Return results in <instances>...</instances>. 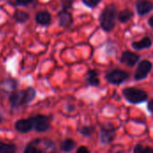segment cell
<instances>
[{
	"label": "cell",
	"instance_id": "1",
	"mask_svg": "<svg viewBox=\"0 0 153 153\" xmlns=\"http://www.w3.org/2000/svg\"><path fill=\"white\" fill-rule=\"evenodd\" d=\"M116 17H117V8L115 5L111 4L107 6L100 16V23L102 28L108 31L111 30L116 23Z\"/></svg>",
	"mask_w": 153,
	"mask_h": 153
},
{
	"label": "cell",
	"instance_id": "2",
	"mask_svg": "<svg viewBox=\"0 0 153 153\" xmlns=\"http://www.w3.org/2000/svg\"><path fill=\"white\" fill-rule=\"evenodd\" d=\"M125 98L131 103L137 104L143 102L147 100V93L144 91L138 90L135 88H126L123 91Z\"/></svg>",
	"mask_w": 153,
	"mask_h": 153
},
{
	"label": "cell",
	"instance_id": "3",
	"mask_svg": "<svg viewBox=\"0 0 153 153\" xmlns=\"http://www.w3.org/2000/svg\"><path fill=\"white\" fill-rule=\"evenodd\" d=\"M31 119L33 122V127L35 128V130L37 132H39V133L46 132L49 128V126H50L49 120L47 117L38 115L36 117H33Z\"/></svg>",
	"mask_w": 153,
	"mask_h": 153
},
{
	"label": "cell",
	"instance_id": "4",
	"mask_svg": "<svg viewBox=\"0 0 153 153\" xmlns=\"http://www.w3.org/2000/svg\"><path fill=\"white\" fill-rule=\"evenodd\" d=\"M152 67V63L150 61H147V60L142 61L139 64L137 70L135 72V75H134L135 79L136 80H143V79L146 78L148 74L151 72Z\"/></svg>",
	"mask_w": 153,
	"mask_h": 153
},
{
	"label": "cell",
	"instance_id": "5",
	"mask_svg": "<svg viewBox=\"0 0 153 153\" xmlns=\"http://www.w3.org/2000/svg\"><path fill=\"white\" fill-rule=\"evenodd\" d=\"M128 78V74L122 70H115L107 75V79L113 84H120Z\"/></svg>",
	"mask_w": 153,
	"mask_h": 153
},
{
	"label": "cell",
	"instance_id": "6",
	"mask_svg": "<svg viewBox=\"0 0 153 153\" xmlns=\"http://www.w3.org/2000/svg\"><path fill=\"white\" fill-rule=\"evenodd\" d=\"M11 105L13 107H18L20 105L25 104V91H13L9 98Z\"/></svg>",
	"mask_w": 153,
	"mask_h": 153
},
{
	"label": "cell",
	"instance_id": "7",
	"mask_svg": "<svg viewBox=\"0 0 153 153\" xmlns=\"http://www.w3.org/2000/svg\"><path fill=\"white\" fill-rule=\"evenodd\" d=\"M33 128L32 119H21L15 123V129L22 134L30 132Z\"/></svg>",
	"mask_w": 153,
	"mask_h": 153
},
{
	"label": "cell",
	"instance_id": "8",
	"mask_svg": "<svg viewBox=\"0 0 153 153\" xmlns=\"http://www.w3.org/2000/svg\"><path fill=\"white\" fill-rule=\"evenodd\" d=\"M35 21L39 25L47 26L51 22V14L48 11H39L36 13Z\"/></svg>",
	"mask_w": 153,
	"mask_h": 153
},
{
	"label": "cell",
	"instance_id": "9",
	"mask_svg": "<svg viewBox=\"0 0 153 153\" xmlns=\"http://www.w3.org/2000/svg\"><path fill=\"white\" fill-rule=\"evenodd\" d=\"M139 60V56L132 52H129V51H126L122 54V56H121V61L129 65V66H133L134 65L137 61Z\"/></svg>",
	"mask_w": 153,
	"mask_h": 153
},
{
	"label": "cell",
	"instance_id": "10",
	"mask_svg": "<svg viewBox=\"0 0 153 153\" xmlns=\"http://www.w3.org/2000/svg\"><path fill=\"white\" fill-rule=\"evenodd\" d=\"M137 12L139 14L143 15L153 9V4L151 1L147 0H140L137 3Z\"/></svg>",
	"mask_w": 153,
	"mask_h": 153
},
{
	"label": "cell",
	"instance_id": "11",
	"mask_svg": "<svg viewBox=\"0 0 153 153\" xmlns=\"http://www.w3.org/2000/svg\"><path fill=\"white\" fill-rule=\"evenodd\" d=\"M58 19H59V25L62 27H67L72 23V16L66 10H62L58 13Z\"/></svg>",
	"mask_w": 153,
	"mask_h": 153
},
{
	"label": "cell",
	"instance_id": "12",
	"mask_svg": "<svg viewBox=\"0 0 153 153\" xmlns=\"http://www.w3.org/2000/svg\"><path fill=\"white\" fill-rule=\"evenodd\" d=\"M115 135V130L113 128L109 129H103L101 131V141L103 143H110Z\"/></svg>",
	"mask_w": 153,
	"mask_h": 153
},
{
	"label": "cell",
	"instance_id": "13",
	"mask_svg": "<svg viewBox=\"0 0 153 153\" xmlns=\"http://www.w3.org/2000/svg\"><path fill=\"white\" fill-rule=\"evenodd\" d=\"M86 80H87V82L91 86H97V85L100 84V80H99V77H98V74L94 70H91V71L88 72Z\"/></svg>",
	"mask_w": 153,
	"mask_h": 153
},
{
	"label": "cell",
	"instance_id": "14",
	"mask_svg": "<svg viewBox=\"0 0 153 153\" xmlns=\"http://www.w3.org/2000/svg\"><path fill=\"white\" fill-rule=\"evenodd\" d=\"M13 19L19 23H23L30 19V14L24 11H16L13 14Z\"/></svg>",
	"mask_w": 153,
	"mask_h": 153
},
{
	"label": "cell",
	"instance_id": "15",
	"mask_svg": "<svg viewBox=\"0 0 153 153\" xmlns=\"http://www.w3.org/2000/svg\"><path fill=\"white\" fill-rule=\"evenodd\" d=\"M152 45V40L149 38H144L140 41H136L133 43V48H134L135 49H143V48H146L151 47Z\"/></svg>",
	"mask_w": 153,
	"mask_h": 153
},
{
	"label": "cell",
	"instance_id": "16",
	"mask_svg": "<svg viewBox=\"0 0 153 153\" xmlns=\"http://www.w3.org/2000/svg\"><path fill=\"white\" fill-rule=\"evenodd\" d=\"M16 147L13 144L0 143V153H15Z\"/></svg>",
	"mask_w": 153,
	"mask_h": 153
},
{
	"label": "cell",
	"instance_id": "17",
	"mask_svg": "<svg viewBox=\"0 0 153 153\" xmlns=\"http://www.w3.org/2000/svg\"><path fill=\"white\" fill-rule=\"evenodd\" d=\"M74 148V142L71 139H66L61 144V150L65 152H69Z\"/></svg>",
	"mask_w": 153,
	"mask_h": 153
},
{
	"label": "cell",
	"instance_id": "18",
	"mask_svg": "<svg viewBox=\"0 0 153 153\" xmlns=\"http://www.w3.org/2000/svg\"><path fill=\"white\" fill-rule=\"evenodd\" d=\"M133 16V13L130 10H124L122 12H120L119 15H118V20L122 22H126L127 21H129Z\"/></svg>",
	"mask_w": 153,
	"mask_h": 153
},
{
	"label": "cell",
	"instance_id": "19",
	"mask_svg": "<svg viewBox=\"0 0 153 153\" xmlns=\"http://www.w3.org/2000/svg\"><path fill=\"white\" fill-rule=\"evenodd\" d=\"M35 95H36V92L34 89L28 88L27 90H25V104H28L31 100H33V99L35 98Z\"/></svg>",
	"mask_w": 153,
	"mask_h": 153
},
{
	"label": "cell",
	"instance_id": "20",
	"mask_svg": "<svg viewBox=\"0 0 153 153\" xmlns=\"http://www.w3.org/2000/svg\"><path fill=\"white\" fill-rule=\"evenodd\" d=\"M134 153H153V149L151 147H143L138 144L134 147Z\"/></svg>",
	"mask_w": 153,
	"mask_h": 153
},
{
	"label": "cell",
	"instance_id": "21",
	"mask_svg": "<svg viewBox=\"0 0 153 153\" xmlns=\"http://www.w3.org/2000/svg\"><path fill=\"white\" fill-rule=\"evenodd\" d=\"M93 132H94V129L91 126H84V127H82L81 129V133L83 135H87V136L91 135V134H93Z\"/></svg>",
	"mask_w": 153,
	"mask_h": 153
},
{
	"label": "cell",
	"instance_id": "22",
	"mask_svg": "<svg viewBox=\"0 0 153 153\" xmlns=\"http://www.w3.org/2000/svg\"><path fill=\"white\" fill-rule=\"evenodd\" d=\"M24 153H42L40 150H39L38 148H36L35 146L32 145H28L25 150H24Z\"/></svg>",
	"mask_w": 153,
	"mask_h": 153
},
{
	"label": "cell",
	"instance_id": "23",
	"mask_svg": "<svg viewBox=\"0 0 153 153\" xmlns=\"http://www.w3.org/2000/svg\"><path fill=\"white\" fill-rule=\"evenodd\" d=\"M82 1H83V3H84L86 5L91 6V7H93V6H95L96 4H98L99 2H100V0H82Z\"/></svg>",
	"mask_w": 153,
	"mask_h": 153
},
{
	"label": "cell",
	"instance_id": "24",
	"mask_svg": "<svg viewBox=\"0 0 153 153\" xmlns=\"http://www.w3.org/2000/svg\"><path fill=\"white\" fill-rule=\"evenodd\" d=\"M14 1L17 4H21V5H28L33 2V0H14Z\"/></svg>",
	"mask_w": 153,
	"mask_h": 153
},
{
	"label": "cell",
	"instance_id": "25",
	"mask_svg": "<svg viewBox=\"0 0 153 153\" xmlns=\"http://www.w3.org/2000/svg\"><path fill=\"white\" fill-rule=\"evenodd\" d=\"M72 6V1L71 0H66L63 3V7H64V10H66L69 9L70 7Z\"/></svg>",
	"mask_w": 153,
	"mask_h": 153
},
{
	"label": "cell",
	"instance_id": "26",
	"mask_svg": "<svg viewBox=\"0 0 153 153\" xmlns=\"http://www.w3.org/2000/svg\"><path fill=\"white\" fill-rule=\"evenodd\" d=\"M76 153H90L89 152V151H88V149L86 148V147H80L78 150H77V152Z\"/></svg>",
	"mask_w": 153,
	"mask_h": 153
},
{
	"label": "cell",
	"instance_id": "27",
	"mask_svg": "<svg viewBox=\"0 0 153 153\" xmlns=\"http://www.w3.org/2000/svg\"><path fill=\"white\" fill-rule=\"evenodd\" d=\"M148 108H149V110L153 113V100H151L149 103H148Z\"/></svg>",
	"mask_w": 153,
	"mask_h": 153
},
{
	"label": "cell",
	"instance_id": "28",
	"mask_svg": "<svg viewBox=\"0 0 153 153\" xmlns=\"http://www.w3.org/2000/svg\"><path fill=\"white\" fill-rule=\"evenodd\" d=\"M149 23H150V25H151V26H152V27L153 28V16L152 17V18H151V19H150V21H149Z\"/></svg>",
	"mask_w": 153,
	"mask_h": 153
},
{
	"label": "cell",
	"instance_id": "29",
	"mask_svg": "<svg viewBox=\"0 0 153 153\" xmlns=\"http://www.w3.org/2000/svg\"><path fill=\"white\" fill-rule=\"evenodd\" d=\"M117 153H126L125 152H117Z\"/></svg>",
	"mask_w": 153,
	"mask_h": 153
}]
</instances>
